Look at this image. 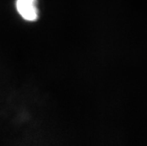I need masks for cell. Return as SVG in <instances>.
I'll list each match as a JSON object with an SVG mask.
<instances>
[{"label": "cell", "instance_id": "obj_1", "mask_svg": "<svg viewBox=\"0 0 147 146\" xmlns=\"http://www.w3.org/2000/svg\"><path fill=\"white\" fill-rule=\"evenodd\" d=\"M16 6L19 13L28 21H34L38 17L37 0H17Z\"/></svg>", "mask_w": 147, "mask_h": 146}]
</instances>
